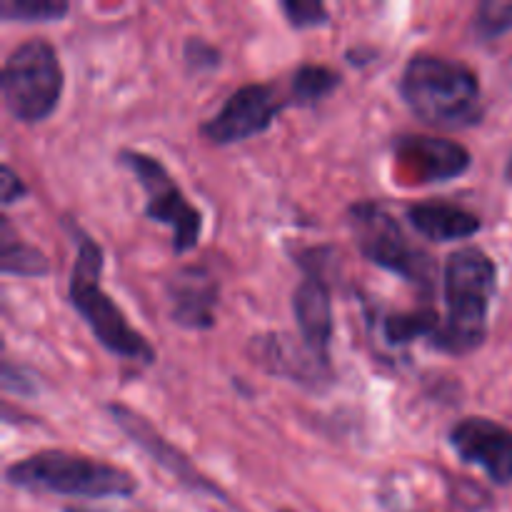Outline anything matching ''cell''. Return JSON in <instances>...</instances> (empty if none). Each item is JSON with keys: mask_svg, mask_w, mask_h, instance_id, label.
<instances>
[{"mask_svg": "<svg viewBox=\"0 0 512 512\" xmlns=\"http://www.w3.org/2000/svg\"><path fill=\"white\" fill-rule=\"evenodd\" d=\"M118 163L135 175L145 193V215L168 225L173 233V253L185 255L198 248L203 233V215L185 198L180 185L160 160L140 150H120Z\"/></svg>", "mask_w": 512, "mask_h": 512, "instance_id": "obj_7", "label": "cell"}, {"mask_svg": "<svg viewBox=\"0 0 512 512\" xmlns=\"http://www.w3.org/2000/svg\"><path fill=\"white\" fill-rule=\"evenodd\" d=\"M65 75L53 43L28 38L5 58L0 90L8 113L18 123L35 125L48 120L63 98Z\"/></svg>", "mask_w": 512, "mask_h": 512, "instance_id": "obj_5", "label": "cell"}, {"mask_svg": "<svg viewBox=\"0 0 512 512\" xmlns=\"http://www.w3.org/2000/svg\"><path fill=\"white\" fill-rule=\"evenodd\" d=\"M183 60L193 73H210L220 65V50L203 38H188L183 45Z\"/></svg>", "mask_w": 512, "mask_h": 512, "instance_id": "obj_22", "label": "cell"}, {"mask_svg": "<svg viewBox=\"0 0 512 512\" xmlns=\"http://www.w3.org/2000/svg\"><path fill=\"white\" fill-rule=\"evenodd\" d=\"M105 413L110 415V420H113V423L118 425V428L123 430V433L128 435V438L133 440L155 465H160L165 473L173 475L183 488L200 495H210V498L220 500V503H230L225 490L218 488L210 478H205V475L190 463L188 455L180 448H175L168 438H163V435L148 423V418H143V415L135 413L133 408H128V405L123 403H108L105 405Z\"/></svg>", "mask_w": 512, "mask_h": 512, "instance_id": "obj_10", "label": "cell"}, {"mask_svg": "<svg viewBox=\"0 0 512 512\" xmlns=\"http://www.w3.org/2000/svg\"><path fill=\"white\" fill-rule=\"evenodd\" d=\"M505 180H508V185H512V155H510L508 165H505Z\"/></svg>", "mask_w": 512, "mask_h": 512, "instance_id": "obj_26", "label": "cell"}, {"mask_svg": "<svg viewBox=\"0 0 512 512\" xmlns=\"http://www.w3.org/2000/svg\"><path fill=\"white\" fill-rule=\"evenodd\" d=\"M340 85V73L333 70L330 65H315L305 63L290 75L288 83V100L290 105H300V108H308V105L320 103L323 98L333 95Z\"/></svg>", "mask_w": 512, "mask_h": 512, "instance_id": "obj_18", "label": "cell"}, {"mask_svg": "<svg viewBox=\"0 0 512 512\" xmlns=\"http://www.w3.org/2000/svg\"><path fill=\"white\" fill-rule=\"evenodd\" d=\"M290 105L278 85L248 83L235 90L223 108L200 125V133L213 145H233L265 133L280 113Z\"/></svg>", "mask_w": 512, "mask_h": 512, "instance_id": "obj_8", "label": "cell"}, {"mask_svg": "<svg viewBox=\"0 0 512 512\" xmlns=\"http://www.w3.org/2000/svg\"><path fill=\"white\" fill-rule=\"evenodd\" d=\"M440 318L433 308H418V310H400V313H388L380 323V333L383 340L393 348H405V345L415 343L420 338H438L440 333Z\"/></svg>", "mask_w": 512, "mask_h": 512, "instance_id": "obj_17", "label": "cell"}, {"mask_svg": "<svg viewBox=\"0 0 512 512\" xmlns=\"http://www.w3.org/2000/svg\"><path fill=\"white\" fill-rule=\"evenodd\" d=\"M170 318L185 330H210L220 300V283L203 265H183L168 280Z\"/></svg>", "mask_w": 512, "mask_h": 512, "instance_id": "obj_14", "label": "cell"}, {"mask_svg": "<svg viewBox=\"0 0 512 512\" xmlns=\"http://www.w3.org/2000/svg\"><path fill=\"white\" fill-rule=\"evenodd\" d=\"M498 290V265L475 245L455 250L443 265L445 320L435 348L448 355H470L488 338L490 303Z\"/></svg>", "mask_w": 512, "mask_h": 512, "instance_id": "obj_2", "label": "cell"}, {"mask_svg": "<svg viewBox=\"0 0 512 512\" xmlns=\"http://www.w3.org/2000/svg\"><path fill=\"white\" fill-rule=\"evenodd\" d=\"M328 248L303 250L298 265L303 280L293 293V315L298 323L300 340L318 355L323 363H330V340H333V295L325 278L323 253Z\"/></svg>", "mask_w": 512, "mask_h": 512, "instance_id": "obj_9", "label": "cell"}, {"mask_svg": "<svg viewBox=\"0 0 512 512\" xmlns=\"http://www.w3.org/2000/svg\"><path fill=\"white\" fill-rule=\"evenodd\" d=\"M0 383L8 395H20V398H30L38 393V380L30 370L20 368V365L3 360V373H0Z\"/></svg>", "mask_w": 512, "mask_h": 512, "instance_id": "obj_23", "label": "cell"}, {"mask_svg": "<svg viewBox=\"0 0 512 512\" xmlns=\"http://www.w3.org/2000/svg\"><path fill=\"white\" fill-rule=\"evenodd\" d=\"M448 445L463 463L478 465L490 483L500 488L512 483V430L508 425L470 415L450 428Z\"/></svg>", "mask_w": 512, "mask_h": 512, "instance_id": "obj_11", "label": "cell"}, {"mask_svg": "<svg viewBox=\"0 0 512 512\" xmlns=\"http://www.w3.org/2000/svg\"><path fill=\"white\" fill-rule=\"evenodd\" d=\"M25 195H28V188H25L23 180L15 175V170L8 163H3V168H0V200H3V205L18 203Z\"/></svg>", "mask_w": 512, "mask_h": 512, "instance_id": "obj_24", "label": "cell"}, {"mask_svg": "<svg viewBox=\"0 0 512 512\" xmlns=\"http://www.w3.org/2000/svg\"><path fill=\"white\" fill-rule=\"evenodd\" d=\"M360 255L368 263L398 275L423 293L433 290L435 263L430 253L413 245L390 210L375 200H358L345 213Z\"/></svg>", "mask_w": 512, "mask_h": 512, "instance_id": "obj_6", "label": "cell"}, {"mask_svg": "<svg viewBox=\"0 0 512 512\" xmlns=\"http://www.w3.org/2000/svg\"><path fill=\"white\" fill-rule=\"evenodd\" d=\"M410 228L433 243H453V240H468L480 233L483 220L468 208L450 200H423L413 203L405 210Z\"/></svg>", "mask_w": 512, "mask_h": 512, "instance_id": "obj_15", "label": "cell"}, {"mask_svg": "<svg viewBox=\"0 0 512 512\" xmlns=\"http://www.w3.org/2000/svg\"><path fill=\"white\" fill-rule=\"evenodd\" d=\"M8 485L28 493H53L68 498H130L138 480L120 465L68 450H40L5 468Z\"/></svg>", "mask_w": 512, "mask_h": 512, "instance_id": "obj_4", "label": "cell"}, {"mask_svg": "<svg viewBox=\"0 0 512 512\" xmlns=\"http://www.w3.org/2000/svg\"><path fill=\"white\" fill-rule=\"evenodd\" d=\"M68 13V0H3L0 5V18L8 23H53Z\"/></svg>", "mask_w": 512, "mask_h": 512, "instance_id": "obj_19", "label": "cell"}, {"mask_svg": "<svg viewBox=\"0 0 512 512\" xmlns=\"http://www.w3.org/2000/svg\"><path fill=\"white\" fill-rule=\"evenodd\" d=\"M0 270L20 278H43L50 273V263L38 248L15 235L8 218H0Z\"/></svg>", "mask_w": 512, "mask_h": 512, "instance_id": "obj_16", "label": "cell"}, {"mask_svg": "<svg viewBox=\"0 0 512 512\" xmlns=\"http://www.w3.org/2000/svg\"><path fill=\"white\" fill-rule=\"evenodd\" d=\"M248 350L260 368L280 375V378H290L293 383L305 385V388L320 390L333 383L330 363H323L308 345L298 343V340L285 333L258 335V338H253Z\"/></svg>", "mask_w": 512, "mask_h": 512, "instance_id": "obj_13", "label": "cell"}, {"mask_svg": "<svg viewBox=\"0 0 512 512\" xmlns=\"http://www.w3.org/2000/svg\"><path fill=\"white\" fill-rule=\"evenodd\" d=\"M400 98L430 128L463 130L483 120L478 75L470 65L445 55H413L400 75Z\"/></svg>", "mask_w": 512, "mask_h": 512, "instance_id": "obj_1", "label": "cell"}, {"mask_svg": "<svg viewBox=\"0 0 512 512\" xmlns=\"http://www.w3.org/2000/svg\"><path fill=\"white\" fill-rule=\"evenodd\" d=\"M63 512H148V510H123V508H93V505H65Z\"/></svg>", "mask_w": 512, "mask_h": 512, "instance_id": "obj_25", "label": "cell"}, {"mask_svg": "<svg viewBox=\"0 0 512 512\" xmlns=\"http://www.w3.org/2000/svg\"><path fill=\"white\" fill-rule=\"evenodd\" d=\"M395 155L400 168L418 183H445L465 175L473 165V155L465 145L433 135H403L395 140Z\"/></svg>", "mask_w": 512, "mask_h": 512, "instance_id": "obj_12", "label": "cell"}, {"mask_svg": "<svg viewBox=\"0 0 512 512\" xmlns=\"http://www.w3.org/2000/svg\"><path fill=\"white\" fill-rule=\"evenodd\" d=\"M280 10H283L290 28L295 30L320 28V25H328L330 20L328 8L323 3H318V0H283Z\"/></svg>", "mask_w": 512, "mask_h": 512, "instance_id": "obj_21", "label": "cell"}, {"mask_svg": "<svg viewBox=\"0 0 512 512\" xmlns=\"http://www.w3.org/2000/svg\"><path fill=\"white\" fill-rule=\"evenodd\" d=\"M278 512H293V510H278Z\"/></svg>", "mask_w": 512, "mask_h": 512, "instance_id": "obj_27", "label": "cell"}, {"mask_svg": "<svg viewBox=\"0 0 512 512\" xmlns=\"http://www.w3.org/2000/svg\"><path fill=\"white\" fill-rule=\"evenodd\" d=\"M70 233L75 238V263L68 283V300L73 310L110 355L138 365H153L158 358L155 348L128 323L123 310L100 285L103 248L78 225H70Z\"/></svg>", "mask_w": 512, "mask_h": 512, "instance_id": "obj_3", "label": "cell"}, {"mask_svg": "<svg viewBox=\"0 0 512 512\" xmlns=\"http://www.w3.org/2000/svg\"><path fill=\"white\" fill-rule=\"evenodd\" d=\"M473 30L478 40H495L512 30V3L485 0L478 5L473 18Z\"/></svg>", "mask_w": 512, "mask_h": 512, "instance_id": "obj_20", "label": "cell"}]
</instances>
